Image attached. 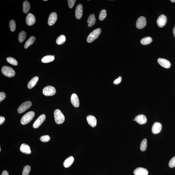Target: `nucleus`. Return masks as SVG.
Here are the masks:
<instances>
[{"instance_id": "44", "label": "nucleus", "mask_w": 175, "mask_h": 175, "mask_svg": "<svg viewBox=\"0 0 175 175\" xmlns=\"http://www.w3.org/2000/svg\"><path fill=\"white\" fill-rule=\"evenodd\" d=\"M1 151V148H0V151Z\"/></svg>"}, {"instance_id": "42", "label": "nucleus", "mask_w": 175, "mask_h": 175, "mask_svg": "<svg viewBox=\"0 0 175 175\" xmlns=\"http://www.w3.org/2000/svg\"><path fill=\"white\" fill-rule=\"evenodd\" d=\"M171 2H175V0H171Z\"/></svg>"}, {"instance_id": "30", "label": "nucleus", "mask_w": 175, "mask_h": 175, "mask_svg": "<svg viewBox=\"0 0 175 175\" xmlns=\"http://www.w3.org/2000/svg\"><path fill=\"white\" fill-rule=\"evenodd\" d=\"M107 16L106 11L102 10L100 11L99 15V19L100 20H103L105 19Z\"/></svg>"}, {"instance_id": "40", "label": "nucleus", "mask_w": 175, "mask_h": 175, "mask_svg": "<svg viewBox=\"0 0 175 175\" xmlns=\"http://www.w3.org/2000/svg\"><path fill=\"white\" fill-rule=\"evenodd\" d=\"M9 175L8 172L7 171L5 170L2 172V175Z\"/></svg>"}, {"instance_id": "37", "label": "nucleus", "mask_w": 175, "mask_h": 175, "mask_svg": "<svg viewBox=\"0 0 175 175\" xmlns=\"http://www.w3.org/2000/svg\"><path fill=\"white\" fill-rule=\"evenodd\" d=\"M6 95L4 92H1L0 93V102L4 100L5 98Z\"/></svg>"}, {"instance_id": "26", "label": "nucleus", "mask_w": 175, "mask_h": 175, "mask_svg": "<svg viewBox=\"0 0 175 175\" xmlns=\"http://www.w3.org/2000/svg\"><path fill=\"white\" fill-rule=\"evenodd\" d=\"M152 39L150 37H147L142 39L140 41V42L141 44L146 45L149 44L152 42Z\"/></svg>"}, {"instance_id": "21", "label": "nucleus", "mask_w": 175, "mask_h": 175, "mask_svg": "<svg viewBox=\"0 0 175 175\" xmlns=\"http://www.w3.org/2000/svg\"><path fill=\"white\" fill-rule=\"evenodd\" d=\"M96 19L95 18V15L92 14L90 15L88 19L87 23H88L89 27H91L93 26L96 22Z\"/></svg>"}, {"instance_id": "10", "label": "nucleus", "mask_w": 175, "mask_h": 175, "mask_svg": "<svg viewBox=\"0 0 175 175\" xmlns=\"http://www.w3.org/2000/svg\"><path fill=\"white\" fill-rule=\"evenodd\" d=\"M162 128V125L161 123L156 122L153 124L152 127V132L154 134H157L159 133Z\"/></svg>"}, {"instance_id": "33", "label": "nucleus", "mask_w": 175, "mask_h": 175, "mask_svg": "<svg viewBox=\"0 0 175 175\" xmlns=\"http://www.w3.org/2000/svg\"><path fill=\"white\" fill-rule=\"evenodd\" d=\"M9 27L12 32H14L16 28V24L14 20H11L9 23Z\"/></svg>"}, {"instance_id": "16", "label": "nucleus", "mask_w": 175, "mask_h": 175, "mask_svg": "<svg viewBox=\"0 0 175 175\" xmlns=\"http://www.w3.org/2000/svg\"><path fill=\"white\" fill-rule=\"evenodd\" d=\"M87 120L88 124L92 127H95L97 125V120L94 116L89 115L87 117Z\"/></svg>"}, {"instance_id": "32", "label": "nucleus", "mask_w": 175, "mask_h": 175, "mask_svg": "<svg viewBox=\"0 0 175 175\" xmlns=\"http://www.w3.org/2000/svg\"><path fill=\"white\" fill-rule=\"evenodd\" d=\"M31 167L27 165L24 167L23 169L22 175H29L31 171Z\"/></svg>"}, {"instance_id": "29", "label": "nucleus", "mask_w": 175, "mask_h": 175, "mask_svg": "<svg viewBox=\"0 0 175 175\" xmlns=\"http://www.w3.org/2000/svg\"><path fill=\"white\" fill-rule=\"evenodd\" d=\"M26 32L24 31L20 32L19 33V37H18L19 42H23L26 38Z\"/></svg>"}, {"instance_id": "11", "label": "nucleus", "mask_w": 175, "mask_h": 175, "mask_svg": "<svg viewBox=\"0 0 175 175\" xmlns=\"http://www.w3.org/2000/svg\"><path fill=\"white\" fill-rule=\"evenodd\" d=\"M26 24L29 26H32L34 25L36 21V18L34 15L30 13L27 14L26 17Z\"/></svg>"}, {"instance_id": "13", "label": "nucleus", "mask_w": 175, "mask_h": 175, "mask_svg": "<svg viewBox=\"0 0 175 175\" xmlns=\"http://www.w3.org/2000/svg\"><path fill=\"white\" fill-rule=\"evenodd\" d=\"M134 175H148V171L147 169L142 167H138L134 171Z\"/></svg>"}, {"instance_id": "15", "label": "nucleus", "mask_w": 175, "mask_h": 175, "mask_svg": "<svg viewBox=\"0 0 175 175\" xmlns=\"http://www.w3.org/2000/svg\"><path fill=\"white\" fill-rule=\"evenodd\" d=\"M158 62L161 66L165 68H169L171 66V64L170 62L165 59L159 58L158 59Z\"/></svg>"}, {"instance_id": "6", "label": "nucleus", "mask_w": 175, "mask_h": 175, "mask_svg": "<svg viewBox=\"0 0 175 175\" xmlns=\"http://www.w3.org/2000/svg\"><path fill=\"white\" fill-rule=\"evenodd\" d=\"M32 105V103L30 101H26L24 102L18 108V113L19 114L22 113L30 107Z\"/></svg>"}, {"instance_id": "23", "label": "nucleus", "mask_w": 175, "mask_h": 175, "mask_svg": "<svg viewBox=\"0 0 175 175\" xmlns=\"http://www.w3.org/2000/svg\"><path fill=\"white\" fill-rule=\"evenodd\" d=\"M55 59V57L54 56L48 55L44 56L42 59V62L43 63H48L53 61Z\"/></svg>"}, {"instance_id": "24", "label": "nucleus", "mask_w": 175, "mask_h": 175, "mask_svg": "<svg viewBox=\"0 0 175 175\" xmlns=\"http://www.w3.org/2000/svg\"><path fill=\"white\" fill-rule=\"evenodd\" d=\"M35 40V38L34 36H31L28 39L26 43H25L24 46V47L25 49H27L29 46L31 45H32L34 43Z\"/></svg>"}, {"instance_id": "35", "label": "nucleus", "mask_w": 175, "mask_h": 175, "mask_svg": "<svg viewBox=\"0 0 175 175\" xmlns=\"http://www.w3.org/2000/svg\"><path fill=\"white\" fill-rule=\"evenodd\" d=\"M169 166L170 168H173L175 167V156L171 158L169 161Z\"/></svg>"}, {"instance_id": "27", "label": "nucleus", "mask_w": 175, "mask_h": 175, "mask_svg": "<svg viewBox=\"0 0 175 175\" xmlns=\"http://www.w3.org/2000/svg\"><path fill=\"white\" fill-rule=\"evenodd\" d=\"M66 41V38L65 36L62 35L59 36L56 40V43L58 45L63 44Z\"/></svg>"}, {"instance_id": "45", "label": "nucleus", "mask_w": 175, "mask_h": 175, "mask_svg": "<svg viewBox=\"0 0 175 175\" xmlns=\"http://www.w3.org/2000/svg\"><path fill=\"white\" fill-rule=\"evenodd\" d=\"M174 37H175V35H174Z\"/></svg>"}, {"instance_id": "4", "label": "nucleus", "mask_w": 175, "mask_h": 175, "mask_svg": "<svg viewBox=\"0 0 175 175\" xmlns=\"http://www.w3.org/2000/svg\"><path fill=\"white\" fill-rule=\"evenodd\" d=\"M2 74L8 77H12L15 74V71L12 68L8 66H5L2 69Z\"/></svg>"}, {"instance_id": "38", "label": "nucleus", "mask_w": 175, "mask_h": 175, "mask_svg": "<svg viewBox=\"0 0 175 175\" xmlns=\"http://www.w3.org/2000/svg\"><path fill=\"white\" fill-rule=\"evenodd\" d=\"M121 77H119V78H118L117 79L114 80V83L116 85L120 83L121 81Z\"/></svg>"}, {"instance_id": "18", "label": "nucleus", "mask_w": 175, "mask_h": 175, "mask_svg": "<svg viewBox=\"0 0 175 175\" xmlns=\"http://www.w3.org/2000/svg\"><path fill=\"white\" fill-rule=\"evenodd\" d=\"M71 103L75 107H78L79 105V98L76 94H73L71 97Z\"/></svg>"}, {"instance_id": "2", "label": "nucleus", "mask_w": 175, "mask_h": 175, "mask_svg": "<svg viewBox=\"0 0 175 175\" xmlns=\"http://www.w3.org/2000/svg\"><path fill=\"white\" fill-rule=\"evenodd\" d=\"M55 122L57 124H61L64 123L65 117L59 109H56L54 113Z\"/></svg>"}, {"instance_id": "31", "label": "nucleus", "mask_w": 175, "mask_h": 175, "mask_svg": "<svg viewBox=\"0 0 175 175\" xmlns=\"http://www.w3.org/2000/svg\"><path fill=\"white\" fill-rule=\"evenodd\" d=\"M7 61L8 62L10 63V64H12L14 65H18V63L17 61L14 58L12 57H8L7 58Z\"/></svg>"}, {"instance_id": "46", "label": "nucleus", "mask_w": 175, "mask_h": 175, "mask_svg": "<svg viewBox=\"0 0 175 175\" xmlns=\"http://www.w3.org/2000/svg\"><path fill=\"white\" fill-rule=\"evenodd\" d=\"M133 121H135V119H133Z\"/></svg>"}, {"instance_id": "34", "label": "nucleus", "mask_w": 175, "mask_h": 175, "mask_svg": "<svg viewBox=\"0 0 175 175\" xmlns=\"http://www.w3.org/2000/svg\"><path fill=\"white\" fill-rule=\"evenodd\" d=\"M50 138L48 135L42 136L40 138V140L42 142H48L50 140Z\"/></svg>"}, {"instance_id": "22", "label": "nucleus", "mask_w": 175, "mask_h": 175, "mask_svg": "<svg viewBox=\"0 0 175 175\" xmlns=\"http://www.w3.org/2000/svg\"><path fill=\"white\" fill-rule=\"evenodd\" d=\"M39 78L38 77L36 76L32 78L28 84V88L29 89H31L38 82Z\"/></svg>"}, {"instance_id": "7", "label": "nucleus", "mask_w": 175, "mask_h": 175, "mask_svg": "<svg viewBox=\"0 0 175 175\" xmlns=\"http://www.w3.org/2000/svg\"><path fill=\"white\" fill-rule=\"evenodd\" d=\"M46 118V116L44 114H42L33 123V127L34 128H37L39 127L44 121Z\"/></svg>"}, {"instance_id": "41", "label": "nucleus", "mask_w": 175, "mask_h": 175, "mask_svg": "<svg viewBox=\"0 0 175 175\" xmlns=\"http://www.w3.org/2000/svg\"><path fill=\"white\" fill-rule=\"evenodd\" d=\"M173 34H174V35H175V26H174V28L173 29Z\"/></svg>"}, {"instance_id": "5", "label": "nucleus", "mask_w": 175, "mask_h": 175, "mask_svg": "<svg viewBox=\"0 0 175 175\" xmlns=\"http://www.w3.org/2000/svg\"><path fill=\"white\" fill-rule=\"evenodd\" d=\"M56 90L54 87L51 86H47L44 88L42 93L46 96H52L56 94Z\"/></svg>"}, {"instance_id": "14", "label": "nucleus", "mask_w": 175, "mask_h": 175, "mask_svg": "<svg viewBox=\"0 0 175 175\" xmlns=\"http://www.w3.org/2000/svg\"><path fill=\"white\" fill-rule=\"evenodd\" d=\"M135 120L140 125L146 124L147 122V118L143 115H138L135 117Z\"/></svg>"}, {"instance_id": "25", "label": "nucleus", "mask_w": 175, "mask_h": 175, "mask_svg": "<svg viewBox=\"0 0 175 175\" xmlns=\"http://www.w3.org/2000/svg\"><path fill=\"white\" fill-rule=\"evenodd\" d=\"M23 11L25 13H27L30 9V5L27 1H25L23 4Z\"/></svg>"}, {"instance_id": "12", "label": "nucleus", "mask_w": 175, "mask_h": 175, "mask_svg": "<svg viewBox=\"0 0 175 175\" xmlns=\"http://www.w3.org/2000/svg\"><path fill=\"white\" fill-rule=\"evenodd\" d=\"M57 16L56 12L52 13L49 16L48 20V25L49 26H52L54 25L57 20Z\"/></svg>"}, {"instance_id": "43", "label": "nucleus", "mask_w": 175, "mask_h": 175, "mask_svg": "<svg viewBox=\"0 0 175 175\" xmlns=\"http://www.w3.org/2000/svg\"><path fill=\"white\" fill-rule=\"evenodd\" d=\"M44 1H48V0H43Z\"/></svg>"}, {"instance_id": "1", "label": "nucleus", "mask_w": 175, "mask_h": 175, "mask_svg": "<svg viewBox=\"0 0 175 175\" xmlns=\"http://www.w3.org/2000/svg\"><path fill=\"white\" fill-rule=\"evenodd\" d=\"M34 116L35 113L33 111H30L27 113L22 117L20 121L21 124L23 125L28 124L33 120Z\"/></svg>"}, {"instance_id": "3", "label": "nucleus", "mask_w": 175, "mask_h": 175, "mask_svg": "<svg viewBox=\"0 0 175 175\" xmlns=\"http://www.w3.org/2000/svg\"><path fill=\"white\" fill-rule=\"evenodd\" d=\"M101 30L100 28H98L94 30L88 35L87 39V41L88 43H91L98 37L101 34Z\"/></svg>"}, {"instance_id": "8", "label": "nucleus", "mask_w": 175, "mask_h": 175, "mask_svg": "<svg viewBox=\"0 0 175 175\" xmlns=\"http://www.w3.org/2000/svg\"><path fill=\"white\" fill-rule=\"evenodd\" d=\"M146 25V18L143 16L139 17L137 20L136 24L137 27L139 29H141L143 28Z\"/></svg>"}, {"instance_id": "9", "label": "nucleus", "mask_w": 175, "mask_h": 175, "mask_svg": "<svg viewBox=\"0 0 175 175\" xmlns=\"http://www.w3.org/2000/svg\"><path fill=\"white\" fill-rule=\"evenodd\" d=\"M167 22L166 16L164 15H162L158 18L157 23L159 27H163L165 25Z\"/></svg>"}, {"instance_id": "19", "label": "nucleus", "mask_w": 175, "mask_h": 175, "mask_svg": "<svg viewBox=\"0 0 175 175\" xmlns=\"http://www.w3.org/2000/svg\"><path fill=\"white\" fill-rule=\"evenodd\" d=\"M20 151L24 154H30L31 153L29 146L26 144H22L20 146Z\"/></svg>"}, {"instance_id": "39", "label": "nucleus", "mask_w": 175, "mask_h": 175, "mask_svg": "<svg viewBox=\"0 0 175 175\" xmlns=\"http://www.w3.org/2000/svg\"><path fill=\"white\" fill-rule=\"evenodd\" d=\"M5 121V118L3 117H0V125H2Z\"/></svg>"}, {"instance_id": "36", "label": "nucleus", "mask_w": 175, "mask_h": 175, "mask_svg": "<svg viewBox=\"0 0 175 175\" xmlns=\"http://www.w3.org/2000/svg\"><path fill=\"white\" fill-rule=\"evenodd\" d=\"M76 1V0H68V1L69 6L70 8H72L73 7Z\"/></svg>"}, {"instance_id": "17", "label": "nucleus", "mask_w": 175, "mask_h": 175, "mask_svg": "<svg viewBox=\"0 0 175 175\" xmlns=\"http://www.w3.org/2000/svg\"><path fill=\"white\" fill-rule=\"evenodd\" d=\"M83 14V7L81 4L78 5L76 9L75 14L77 19H81Z\"/></svg>"}, {"instance_id": "20", "label": "nucleus", "mask_w": 175, "mask_h": 175, "mask_svg": "<svg viewBox=\"0 0 175 175\" xmlns=\"http://www.w3.org/2000/svg\"><path fill=\"white\" fill-rule=\"evenodd\" d=\"M74 158L73 157L70 156L68 158L65 160L64 163L63 165L65 168H68L71 166L74 162Z\"/></svg>"}, {"instance_id": "28", "label": "nucleus", "mask_w": 175, "mask_h": 175, "mask_svg": "<svg viewBox=\"0 0 175 175\" xmlns=\"http://www.w3.org/2000/svg\"><path fill=\"white\" fill-rule=\"evenodd\" d=\"M147 139H144L141 141L140 145V149L141 151H144L146 150L147 147Z\"/></svg>"}]
</instances>
